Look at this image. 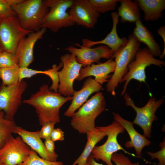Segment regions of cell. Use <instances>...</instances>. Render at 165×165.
Segmentation results:
<instances>
[{
  "label": "cell",
  "instance_id": "ba28073f",
  "mask_svg": "<svg viewBox=\"0 0 165 165\" xmlns=\"http://www.w3.org/2000/svg\"><path fill=\"white\" fill-rule=\"evenodd\" d=\"M32 31L24 29L17 16L0 19V47L15 55L20 41Z\"/></svg>",
  "mask_w": 165,
  "mask_h": 165
},
{
  "label": "cell",
  "instance_id": "484cf974",
  "mask_svg": "<svg viewBox=\"0 0 165 165\" xmlns=\"http://www.w3.org/2000/svg\"><path fill=\"white\" fill-rule=\"evenodd\" d=\"M16 126L14 120L6 119L4 112L0 111V148L13 136Z\"/></svg>",
  "mask_w": 165,
  "mask_h": 165
},
{
  "label": "cell",
  "instance_id": "d6a6232c",
  "mask_svg": "<svg viewBox=\"0 0 165 165\" xmlns=\"http://www.w3.org/2000/svg\"><path fill=\"white\" fill-rule=\"evenodd\" d=\"M115 165H140L139 162L132 163L129 158L122 153H113L111 158Z\"/></svg>",
  "mask_w": 165,
  "mask_h": 165
},
{
  "label": "cell",
  "instance_id": "9c48e42d",
  "mask_svg": "<svg viewBox=\"0 0 165 165\" xmlns=\"http://www.w3.org/2000/svg\"><path fill=\"white\" fill-rule=\"evenodd\" d=\"M124 98L126 105L131 106L136 112V117L133 121L134 124L141 127L143 131V135L146 138H150L152 123L158 119L156 112L164 102V98H162L156 100L154 97H151L146 104L142 107L136 106L127 94H125Z\"/></svg>",
  "mask_w": 165,
  "mask_h": 165
},
{
  "label": "cell",
  "instance_id": "cb8c5ba5",
  "mask_svg": "<svg viewBox=\"0 0 165 165\" xmlns=\"http://www.w3.org/2000/svg\"><path fill=\"white\" fill-rule=\"evenodd\" d=\"M86 134L87 141L85 148L72 165H86L88 158L91 154L96 144L107 136L105 132L96 128L94 130L87 132Z\"/></svg>",
  "mask_w": 165,
  "mask_h": 165
},
{
  "label": "cell",
  "instance_id": "277c9868",
  "mask_svg": "<svg viewBox=\"0 0 165 165\" xmlns=\"http://www.w3.org/2000/svg\"><path fill=\"white\" fill-rule=\"evenodd\" d=\"M140 46V43L132 34H131L128 36L127 43L115 54L116 68L106 85L107 91L112 95L115 96L116 88L127 73L128 66L134 60Z\"/></svg>",
  "mask_w": 165,
  "mask_h": 165
},
{
  "label": "cell",
  "instance_id": "6da1fadb",
  "mask_svg": "<svg viewBox=\"0 0 165 165\" xmlns=\"http://www.w3.org/2000/svg\"><path fill=\"white\" fill-rule=\"evenodd\" d=\"M72 98V96L64 97L58 92L52 91L47 84H44L38 91L32 94L28 99L24 100L23 102L35 108L39 124L42 126L49 122L59 123L60 109Z\"/></svg>",
  "mask_w": 165,
  "mask_h": 165
},
{
  "label": "cell",
  "instance_id": "4316f807",
  "mask_svg": "<svg viewBox=\"0 0 165 165\" xmlns=\"http://www.w3.org/2000/svg\"><path fill=\"white\" fill-rule=\"evenodd\" d=\"M20 68L15 67L0 69V79L2 84L9 85L16 83L19 82Z\"/></svg>",
  "mask_w": 165,
  "mask_h": 165
},
{
  "label": "cell",
  "instance_id": "e575fe53",
  "mask_svg": "<svg viewBox=\"0 0 165 165\" xmlns=\"http://www.w3.org/2000/svg\"><path fill=\"white\" fill-rule=\"evenodd\" d=\"M51 139L54 142L64 140V132L60 128H54L51 135Z\"/></svg>",
  "mask_w": 165,
  "mask_h": 165
},
{
  "label": "cell",
  "instance_id": "7402d4cb",
  "mask_svg": "<svg viewBox=\"0 0 165 165\" xmlns=\"http://www.w3.org/2000/svg\"><path fill=\"white\" fill-rule=\"evenodd\" d=\"M139 8L144 12L146 22L154 21L162 17L165 9V0H136Z\"/></svg>",
  "mask_w": 165,
  "mask_h": 165
},
{
  "label": "cell",
  "instance_id": "60d3db41",
  "mask_svg": "<svg viewBox=\"0 0 165 165\" xmlns=\"http://www.w3.org/2000/svg\"></svg>",
  "mask_w": 165,
  "mask_h": 165
},
{
  "label": "cell",
  "instance_id": "3957f363",
  "mask_svg": "<svg viewBox=\"0 0 165 165\" xmlns=\"http://www.w3.org/2000/svg\"><path fill=\"white\" fill-rule=\"evenodd\" d=\"M11 7L16 13L21 27L32 32L41 30L49 10L42 0H23Z\"/></svg>",
  "mask_w": 165,
  "mask_h": 165
},
{
  "label": "cell",
  "instance_id": "f35d334b",
  "mask_svg": "<svg viewBox=\"0 0 165 165\" xmlns=\"http://www.w3.org/2000/svg\"><path fill=\"white\" fill-rule=\"evenodd\" d=\"M2 51V50H1L0 47V53Z\"/></svg>",
  "mask_w": 165,
  "mask_h": 165
},
{
  "label": "cell",
  "instance_id": "52a82bcc",
  "mask_svg": "<svg viewBox=\"0 0 165 165\" xmlns=\"http://www.w3.org/2000/svg\"><path fill=\"white\" fill-rule=\"evenodd\" d=\"M151 64L161 68L165 65V62L155 58L147 47L140 48L136 53L134 60L128 65L127 73L121 79V82H125L121 95L125 93L128 84L131 79H135L140 82H145V69Z\"/></svg>",
  "mask_w": 165,
  "mask_h": 165
},
{
  "label": "cell",
  "instance_id": "83f0119b",
  "mask_svg": "<svg viewBox=\"0 0 165 165\" xmlns=\"http://www.w3.org/2000/svg\"><path fill=\"white\" fill-rule=\"evenodd\" d=\"M91 7L97 12L104 13L115 10L120 0H88Z\"/></svg>",
  "mask_w": 165,
  "mask_h": 165
},
{
  "label": "cell",
  "instance_id": "7c38bea8",
  "mask_svg": "<svg viewBox=\"0 0 165 165\" xmlns=\"http://www.w3.org/2000/svg\"><path fill=\"white\" fill-rule=\"evenodd\" d=\"M74 44L79 48L70 46L65 50L70 53L74 54L77 61L82 64L83 67L90 65L94 63L99 64L101 58L112 59L115 54L110 48L105 45L93 48L83 46L78 43Z\"/></svg>",
  "mask_w": 165,
  "mask_h": 165
},
{
  "label": "cell",
  "instance_id": "74e56055",
  "mask_svg": "<svg viewBox=\"0 0 165 165\" xmlns=\"http://www.w3.org/2000/svg\"><path fill=\"white\" fill-rule=\"evenodd\" d=\"M86 165H103V164L97 163L91 154L86 160Z\"/></svg>",
  "mask_w": 165,
  "mask_h": 165
},
{
  "label": "cell",
  "instance_id": "ffe728a7",
  "mask_svg": "<svg viewBox=\"0 0 165 165\" xmlns=\"http://www.w3.org/2000/svg\"><path fill=\"white\" fill-rule=\"evenodd\" d=\"M14 134H18L31 149L42 158L50 161H57L58 157L53 156L48 152L39 136L38 131H30L16 126Z\"/></svg>",
  "mask_w": 165,
  "mask_h": 165
},
{
  "label": "cell",
  "instance_id": "603a6c76",
  "mask_svg": "<svg viewBox=\"0 0 165 165\" xmlns=\"http://www.w3.org/2000/svg\"><path fill=\"white\" fill-rule=\"evenodd\" d=\"M62 66V64L61 62L58 66L53 64L52 68L45 71L38 70L28 67L20 68L19 82L25 78H30L38 74L46 75L50 77L52 82V85L49 87L50 89L57 92L58 90L59 84L58 71Z\"/></svg>",
  "mask_w": 165,
  "mask_h": 165
},
{
  "label": "cell",
  "instance_id": "2e32d148",
  "mask_svg": "<svg viewBox=\"0 0 165 165\" xmlns=\"http://www.w3.org/2000/svg\"><path fill=\"white\" fill-rule=\"evenodd\" d=\"M112 113L114 120L121 124L129 135L130 140L125 143V147L128 148H134L136 152V156L141 158L143 148L150 145L151 142L136 131L134 127L133 122L126 120L118 113L113 112Z\"/></svg>",
  "mask_w": 165,
  "mask_h": 165
},
{
  "label": "cell",
  "instance_id": "836d02e7",
  "mask_svg": "<svg viewBox=\"0 0 165 165\" xmlns=\"http://www.w3.org/2000/svg\"><path fill=\"white\" fill-rule=\"evenodd\" d=\"M56 124L54 122H49L42 126L41 130L39 131V135L41 139L45 140L51 139V134Z\"/></svg>",
  "mask_w": 165,
  "mask_h": 165
},
{
  "label": "cell",
  "instance_id": "5b68a950",
  "mask_svg": "<svg viewBox=\"0 0 165 165\" xmlns=\"http://www.w3.org/2000/svg\"><path fill=\"white\" fill-rule=\"evenodd\" d=\"M96 127L105 132L108 136L104 144L100 146H95L91 152L93 157L97 161L101 160L107 165H114L112 161V156L113 153L120 150L133 156H136L134 154L126 150L118 143V135L123 133L125 130L118 122L115 120L107 126Z\"/></svg>",
  "mask_w": 165,
  "mask_h": 165
},
{
  "label": "cell",
  "instance_id": "1f68e13d",
  "mask_svg": "<svg viewBox=\"0 0 165 165\" xmlns=\"http://www.w3.org/2000/svg\"><path fill=\"white\" fill-rule=\"evenodd\" d=\"M159 145L160 148L159 151L154 152H148L147 153L152 159H157L158 160L159 165H165V138L163 141L160 143Z\"/></svg>",
  "mask_w": 165,
  "mask_h": 165
},
{
  "label": "cell",
  "instance_id": "4fadbf2b",
  "mask_svg": "<svg viewBox=\"0 0 165 165\" xmlns=\"http://www.w3.org/2000/svg\"><path fill=\"white\" fill-rule=\"evenodd\" d=\"M31 149L20 136H12L0 148V162L3 165H21Z\"/></svg>",
  "mask_w": 165,
  "mask_h": 165
},
{
  "label": "cell",
  "instance_id": "8d00e7d4",
  "mask_svg": "<svg viewBox=\"0 0 165 165\" xmlns=\"http://www.w3.org/2000/svg\"><path fill=\"white\" fill-rule=\"evenodd\" d=\"M157 31L159 35L162 38L164 43L163 50L162 52V53L159 57L160 59H163L165 55V26L164 25L161 26L157 29Z\"/></svg>",
  "mask_w": 165,
  "mask_h": 165
},
{
  "label": "cell",
  "instance_id": "d4e9b609",
  "mask_svg": "<svg viewBox=\"0 0 165 165\" xmlns=\"http://www.w3.org/2000/svg\"><path fill=\"white\" fill-rule=\"evenodd\" d=\"M119 2L120 5L118 8L117 14L121 23H135L141 19L140 9L135 0H120Z\"/></svg>",
  "mask_w": 165,
  "mask_h": 165
},
{
  "label": "cell",
  "instance_id": "d590c367",
  "mask_svg": "<svg viewBox=\"0 0 165 165\" xmlns=\"http://www.w3.org/2000/svg\"><path fill=\"white\" fill-rule=\"evenodd\" d=\"M44 145L48 152L50 154L58 157V155L55 151V145L54 143L51 139L45 140Z\"/></svg>",
  "mask_w": 165,
  "mask_h": 165
},
{
  "label": "cell",
  "instance_id": "d6986e66",
  "mask_svg": "<svg viewBox=\"0 0 165 165\" xmlns=\"http://www.w3.org/2000/svg\"><path fill=\"white\" fill-rule=\"evenodd\" d=\"M102 87V85L94 79L89 77L84 81L82 88L79 90L75 91L71 103L65 112L64 115L72 117L76 110L87 101L90 95L94 93L100 92Z\"/></svg>",
  "mask_w": 165,
  "mask_h": 165
},
{
  "label": "cell",
  "instance_id": "4dcf8cb0",
  "mask_svg": "<svg viewBox=\"0 0 165 165\" xmlns=\"http://www.w3.org/2000/svg\"><path fill=\"white\" fill-rule=\"evenodd\" d=\"M19 61L13 54L5 51L0 53V69L18 66Z\"/></svg>",
  "mask_w": 165,
  "mask_h": 165
},
{
  "label": "cell",
  "instance_id": "e0dca14e",
  "mask_svg": "<svg viewBox=\"0 0 165 165\" xmlns=\"http://www.w3.org/2000/svg\"><path fill=\"white\" fill-rule=\"evenodd\" d=\"M111 16L112 21V27L110 32L103 39L94 41L87 38L82 40V46L87 47H92L94 45L102 44L107 46L113 50L115 54L128 42V39L126 37L120 38L117 33V27L119 21V16L117 12H112Z\"/></svg>",
  "mask_w": 165,
  "mask_h": 165
},
{
  "label": "cell",
  "instance_id": "f1b7e54d",
  "mask_svg": "<svg viewBox=\"0 0 165 165\" xmlns=\"http://www.w3.org/2000/svg\"><path fill=\"white\" fill-rule=\"evenodd\" d=\"M21 165H64L62 161H52L43 159L31 149L26 160Z\"/></svg>",
  "mask_w": 165,
  "mask_h": 165
},
{
  "label": "cell",
  "instance_id": "44dd1931",
  "mask_svg": "<svg viewBox=\"0 0 165 165\" xmlns=\"http://www.w3.org/2000/svg\"><path fill=\"white\" fill-rule=\"evenodd\" d=\"M135 27L132 34L138 41L145 44L154 57H160L162 53L160 47L151 31L144 25L141 19L135 23Z\"/></svg>",
  "mask_w": 165,
  "mask_h": 165
},
{
  "label": "cell",
  "instance_id": "7a4b0ae2",
  "mask_svg": "<svg viewBox=\"0 0 165 165\" xmlns=\"http://www.w3.org/2000/svg\"><path fill=\"white\" fill-rule=\"evenodd\" d=\"M106 105L103 93H97L74 113L71 117V126L80 134L94 130L95 119L105 110Z\"/></svg>",
  "mask_w": 165,
  "mask_h": 165
},
{
  "label": "cell",
  "instance_id": "30bf717a",
  "mask_svg": "<svg viewBox=\"0 0 165 165\" xmlns=\"http://www.w3.org/2000/svg\"><path fill=\"white\" fill-rule=\"evenodd\" d=\"M23 80L16 83L0 86V111H3L6 119L14 120L15 115L22 103V96L27 87Z\"/></svg>",
  "mask_w": 165,
  "mask_h": 165
},
{
  "label": "cell",
  "instance_id": "ab89813d",
  "mask_svg": "<svg viewBox=\"0 0 165 165\" xmlns=\"http://www.w3.org/2000/svg\"><path fill=\"white\" fill-rule=\"evenodd\" d=\"M0 165H3L0 162Z\"/></svg>",
  "mask_w": 165,
  "mask_h": 165
},
{
  "label": "cell",
  "instance_id": "8fae6325",
  "mask_svg": "<svg viewBox=\"0 0 165 165\" xmlns=\"http://www.w3.org/2000/svg\"><path fill=\"white\" fill-rule=\"evenodd\" d=\"M63 64L62 70L58 72V93L66 97L73 95L75 90L73 83L78 76L82 65L76 61L73 53H66L60 57Z\"/></svg>",
  "mask_w": 165,
  "mask_h": 165
},
{
  "label": "cell",
  "instance_id": "9a60e30c",
  "mask_svg": "<svg viewBox=\"0 0 165 165\" xmlns=\"http://www.w3.org/2000/svg\"><path fill=\"white\" fill-rule=\"evenodd\" d=\"M46 29L42 28L37 32L29 34L19 43L15 56L20 68L28 67L34 61V48L36 42L42 38Z\"/></svg>",
  "mask_w": 165,
  "mask_h": 165
},
{
  "label": "cell",
  "instance_id": "ac0fdd59",
  "mask_svg": "<svg viewBox=\"0 0 165 165\" xmlns=\"http://www.w3.org/2000/svg\"><path fill=\"white\" fill-rule=\"evenodd\" d=\"M116 66L115 62L112 59L103 63L93 64L82 68L76 80L80 81L86 77L93 76L95 77L94 79L102 85L104 82L108 81V79L112 76L109 74L114 72Z\"/></svg>",
  "mask_w": 165,
  "mask_h": 165
},
{
  "label": "cell",
  "instance_id": "f546056e",
  "mask_svg": "<svg viewBox=\"0 0 165 165\" xmlns=\"http://www.w3.org/2000/svg\"><path fill=\"white\" fill-rule=\"evenodd\" d=\"M23 0H0V19L16 16L11 6L22 2Z\"/></svg>",
  "mask_w": 165,
  "mask_h": 165
},
{
  "label": "cell",
  "instance_id": "8992f818",
  "mask_svg": "<svg viewBox=\"0 0 165 165\" xmlns=\"http://www.w3.org/2000/svg\"><path fill=\"white\" fill-rule=\"evenodd\" d=\"M43 2L49 10L42 22L41 28H48L56 33L62 28L75 24L67 12L71 7L73 0H46Z\"/></svg>",
  "mask_w": 165,
  "mask_h": 165
},
{
  "label": "cell",
  "instance_id": "5bb4252c",
  "mask_svg": "<svg viewBox=\"0 0 165 165\" xmlns=\"http://www.w3.org/2000/svg\"><path fill=\"white\" fill-rule=\"evenodd\" d=\"M69 14L77 25L93 28L97 23L100 13L95 11L88 0H73Z\"/></svg>",
  "mask_w": 165,
  "mask_h": 165
}]
</instances>
